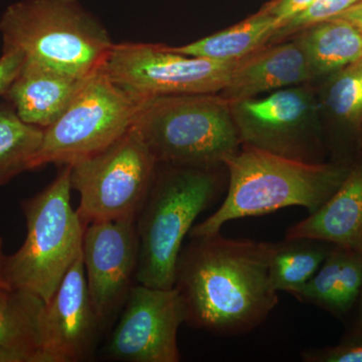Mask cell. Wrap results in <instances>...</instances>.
Instances as JSON below:
<instances>
[{"instance_id":"7","label":"cell","mask_w":362,"mask_h":362,"mask_svg":"<svg viewBox=\"0 0 362 362\" xmlns=\"http://www.w3.org/2000/svg\"><path fill=\"white\" fill-rule=\"evenodd\" d=\"M139 104L102 66L93 71L66 111L44 129L33 169L73 165L103 151L133 127Z\"/></svg>"},{"instance_id":"30","label":"cell","mask_w":362,"mask_h":362,"mask_svg":"<svg viewBox=\"0 0 362 362\" xmlns=\"http://www.w3.org/2000/svg\"><path fill=\"white\" fill-rule=\"evenodd\" d=\"M361 309H359L358 320L356 327H354V333H352L350 340L344 343H362V291H361Z\"/></svg>"},{"instance_id":"10","label":"cell","mask_w":362,"mask_h":362,"mask_svg":"<svg viewBox=\"0 0 362 362\" xmlns=\"http://www.w3.org/2000/svg\"><path fill=\"white\" fill-rule=\"evenodd\" d=\"M230 103L242 144L295 160L321 162L322 125L316 90L309 83Z\"/></svg>"},{"instance_id":"20","label":"cell","mask_w":362,"mask_h":362,"mask_svg":"<svg viewBox=\"0 0 362 362\" xmlns=\"http://www.w3.org/2000/svg\"><path fill=\"white\" fill-rule=\"evenodd\" d=\"M283 23L263 8L225 30L181 47L175 52L218 62L240 61L269 44Z\"/></svg>"},{"instance_id":"28","label":"cell","mask_w":362,"mask_h":362,"mask_svg":"<svg viewBox=\"0 0 362 362\" xmlns=\"http://www.w3.org/2000/svg\"><path fill=\"white\" fill-rule=\"evenodd\" d=\"M335 18L349 21L362 33V0Z\"/></svg>"},{"instance_id":"12","label":"cell","mask_w":362,"mask_h":362,"mask_svg":"<svg viewBox=\"0 0 362 362\" xmlns=\"http://www.w3.org/2000/svg\"><path fill=\"white\" fill-rule=\"evenodd\" d=\"M139 247L134 218L86 226L82 249L86 280L102 330L127 299L137 272Z\"/></svg>"},{"instance_id":"27","label":"cell","mask_w":362,"mask_h":362,"mask_svg":"<svg viewBox=\"0 0 362 362\" xmlns=\"http://www.w3.org/2000/svg\"><path fill=\"white\" fill-rule=\"evenodd\" d=\"M314 1L315 0H273L266 4L263 9L284 25L297 14L308 8Z\"/></svg>"},{"instance_id":"13","label":"cell","mask_w":362,"mask_h":362,"mask_svg":"<svg viewBox=\"0 0 362 362\" xmlns=\"http://www.w3.org/2000/svg\"><path fill=\"white\" fill-rule=\"evenodd\" d=\"M101 331L88 289L82 251L45 304L37 362L87 361Z\"/></svg>"},{"instance_id":"25","label":"cell","mask_w":362,"mask_h":362,"mask_svg":"<svg viewBox=\"0 0 362 362\" xmlns=\"http://www.w3.org/2000/svg\"><path fill=\"white\" fill-rule=\"evenodd\" d=\"M301 357L306 362H362V343H343L337 347L306 349Z\"/></svg>"},{"instance_id":"19","label":"cell","mask_w":362,"mask_h":362,"mask_svg":"<svg viewBox=\"0 0 362 362\" xmlns=\"http://www.w3.org/2000/svg\"><path fill=\"white\" fill-rule=\"evenodd\" d=\"M294 40L308 62L312 82L322 81L362 58V33L341 18L304 28Z\"/></svg>"},{"instance_id":"4","label":"cell","mask_w":362,"mask_h":362,"mask_svg":"<svg viewBox=\"0 0 362 362\" xmlns=\"http://www.w3.org/2000/svg\"><path fill=\"white\" fill-rule=\"evenodd\" d=\"M4 49L76 77L104 65L114 42L78 0H20L0 16Z\"/></svg>"},{"instance_id":"9","label":"cell","mask_w":362,"mask_h":362,"mask_svg":"<svg viewBox=\"0 0 362 362\" xmlns=\"http://www.w3.org/2000/svg\"><path fill=\"white\" fill-rule=\"evenodd\" d=\"M238 62L187 56L159 44L121 42L112 47L107 75L137 101L176 95L218 94Z\"/></svg>"},{"instance_id":"15","label":"cell","mask_w":362,"mask_h":362,"mask_svg":"<svg viewBox=\"0 0 362 362\" xmlns=\"http://www.w3.org/2000/svg\"><path fill=\"white\" fill-rule=\"evenodd\" d=\"M307 83H312L310 69L294 40L266 45L240 59L220 95L228 102H235Z\"/></svg>"},{"instance_id":"6","label":"cell","mask_w":362,"mask_h":362,"mask_svg":"<svg viewBox=\"0 0 362 362\" xmlns=\"http://www.w3.org/2000/svg\"><path fill=\"white\" fill-rule=\"evenodd\" d=\"M71 165L32 199L23 202L28 233L23 246L4 261L11 289L51 300L66 272L82 254L86 226L71 204Z\"/></svg>"},{"instance_id":"32","label":"cell","mask_w":362,"mask_h":362,"mask_svg":"<svg viewBox=\"0 0 362 362\" xmlns=\"http://www.w3.org/2000/svg\"><path fill=\"white\" fill-rule=\"evenodd\" d=\"M2 289H11V288L2 287V286H0V290Z\"/></svg>"},{"instance_id":"3","label":"cell","mask_w":362,"mask_h":362,"mask_svg":"<svg viewBox=\"0 0 362 362\" xmlns=\"http://www.w3.org/2000/svg\"><path fill=\"white\" fill-rule=\"evenodd\" d=\"M223 166L157 164L149 194L136 218L140 245L138 284L161 289L175 286L183 240L197 216L220 197Z\"/></svg>"},{"instance_id":"5","label":"cell","mask_w":362,"mask_h":362,"mask_svg":"<svg viewBox=\"0 0 362 362\" xmlns=\"http://www.w3.org/2000/svg\"><path fill=\"white\" fill-rule=\"evenodd\" d=\"M133 127L157 163L216 168L242 145L230 103L218 94L143 100Z\"/></svg>"},{"instance_id":"16","label":"cell","mask_w":362,"mask_h":362,"mask_svg":"<svg viewBox=\"0 0 362 362\" xmlns=\"http://www.w3.org/2000/svg\"><path fill=\"white\" fill-rule=\"evenodd\" d=\"M88 77H76L25 59L4 97L23 122L45 129L66 111Z\"/></svg>"},{"instance_id":"11","label":"cell","mask_w":362,"mask_h":362,"mask_svg":"<svg viewBox=\"0 0 362 362\" xmlns=\"http://www.w3.org/2000/svg\"><path fill=\"white\" fill-rule=\"evenodd\" d=\"M105 356L124 362H178L177 334L185 322L180 293L138 284L131 287Z\"/></svg>"},{"instance_id":"33","label":"cell","mask_w":362,"mask_h":362,"mask_svg":"<svg viewBox=\"0 0 362 362\" xmlns=\"http://www.w3.org/2000/svg\"><path fill=\"white\" fill-rule=\"evenodd\" d=\"M0 242H1V239H0Z\"/></svg>"},{"instance_id":"24","label":"cell","mask_w":362,"mask_h":362,"mask_svg":"<svg viewBox=\"0 0 362 362\" xmlns=\"http://www.w3.org/2000/svg\"><path fill=\"white\" fill-rule=\"evenodd\" d=\"M361 0H315L308 8L291 18L274 33L267 45L280 42L289 35L322 21L331 20L354 6Z\"/></svg>"},{"instance_id":"23","label":"cell","mask_w":362,"mask_h":362,"mask_svg":"<svg viewBox=\"0 0 362 362\" xmlns=\"http://www.w3.org/2000/svg\"><path fill=\"white\" fill-rule=\"evenodd\" d=\"M44 129L23 122L9 103L0 105V185L33 170Z\"/></svg>"},{"instance_id":"17","label":"cell","mask_w":362,"mask_h":362,"mask_svg":"<svg viewBox=\"0 0 362 362\" xmlns=\"http://www.w3.org/2000/svg\"><path fill=\"white\" fill-rule=\"evenodd\" d=\"M285 238H310L362 251V159L352 162L335 194L308 218L290 226Z\"/></svg>"},{"instance_id":"1","label":"cell","mask_w":362,"mask_h":362,"mask_svg":"<svg viewBox=\"0 0 362 362\" xmlns=\"http://www.w3.org/2000/svg\"><path fill=\"white\" fill-rule=\"evenodd\" d=\"M173 287L185 323L221 337L256 329L279 303L269 276V243L228 239L220 232L192 238L182 247Z\"/></svg>"},{"instance_id":"22","label":"cell","mask_w":362,"mask_h":362,"mask_svg":"<svg viewBox=\"0 0 362 362\" xmlns=\"http://www.w3.org/2000/svg\"><path fill=\"white\" fill-rule=\"evenodd\" d=\"M334 245L310 238L269 243V276L274 289L290 295L315 275Z\"/></svg>"},{"instance_id":"31","label":"cell","mask_w":362,"mask_h":362,"mask_svg":"<svg viewBox=\"0 0 362 362\" xmlns=\"http://www.w3.org/2000/svg\"><path fill=\"white\" fill-rule=\"evenodd\" d=\"M4 261H6V256H4V252H2V242H0V286L11 288L9 285L7 284L6 277H4Z\"/></svg>"},{"instance_id":"8","label":"cell","mask_w":362,"mask_h":362,"mask_svg":"<svg viewBox=\"0 0 362 362\" xmlns=\"http://www.w3.org/2000/svg\"><path fill=\"white\" fill-rule=\"evenodd\" d=\"M157 164L132 127L103 151L71 165V188L80 194L76 211L83 223L137 218Z\"/></svg>"},{"instance_id":"29","label":"cell","mask_w":362,"mask_h":362,"mask_svg":"<svg viewBox=\"0 0 362 362\" xmlns=\"http://www.w3.org/2000/svg\"><path fill=\"white\" fill-rule=\"evenodd\" d=\"M0 362H28L23 354L0 346Z\"/></svg>"},{"instance_id":"2","label":"cell","mask_w":362,"mask_h":362,"mask_svg":"<svg viewBox=\"0 0 362 362\" xmlns=\"http://www.w3.org/2000/svg\"><path fill=\"white\" fill-rule=\"evenodd\" d=\"M228 194L216 213L192 226L189 238L220 232L228 221L264 216L289 206L313 214L335 194L351 163H310L287 158L243 144L225 159Z\"/></svg>"},{"instance_id":"21","label":"cell","mask_w":362,"mask_h":362,"mask_svg":"<svg viewBox=\"0 0 362 362\" xmlns=\"http://www.w3.org/2000/svg\"><path fill=\"white\" fill-rule=\"evenodd\" d=\"M45 302L32 293L0 290V346L37 362Z\"/></svg>"},{"instance_id":"26","label":"cell","mask_w":362,"mask_h":362,"mask_svg":"<svg viewBox=\"0 0 362 362\" xmlns=\"http://www.w3.org/2000/svg\"><path fill=\"white\" fill-rule=\"evenodd\" d=\"M25 57L16 49H4L0 57V97L4 96L21 70Z\"/></svg>"},{"instance_id":"14","label":"cell","mask_w":362,"mask_h":362,"mask_svg":"<svg viewBox=\"0 0 362 362\" xmlns=\"http://www.w3.org/2000/svg\"><path fill=\"white\" fill-rule=\"evenodd\" d=\"M321 83L316 94L323 135L335 161L351 163L362 148V58Z\"/></svg>"},{"instance_id":"18","label":"cell","mask_w":362,"mask_h":362,"mask_svg":"<svg viewBox=\"0 0 362 362\" xmlns=\"http://www.w3.org/2000/svg\"><path fill=\"white\" fill-rule=\"evenodd\" d=\"M362 291V251L333 246L311 280L293 296L337 316L352 308Z\"/></svg>"}]
</instances>
